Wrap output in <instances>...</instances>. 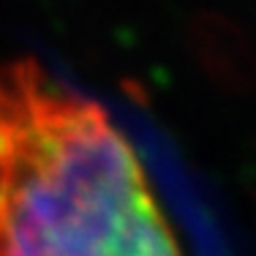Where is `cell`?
I'll use <instances>...</instances> for the list:
<instances>
[{
    "mask_svg": "<svg viewBox=\"0 0 256 256\" xmlns=\"http://www.w3.org/2000/svg\"><path fill=\"white\" fill-rule=\"evenodd\" d=\"M0 256H180L126 139L33 60L0 66Z\"/></svg>",
    "mask_w": 256,
    "mask_h": 256,
    "instance_id": "cell-1",
    "label": "cell"
}]
</instances>
